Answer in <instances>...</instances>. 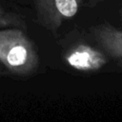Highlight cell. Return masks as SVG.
<instances>
[{"mask_svg": "<svg viewBox=\"0 0 122 122\" xmlns=\"http://www.w3.org/2000/svg\"><path fill=\"white\" fill-rule=\"evenodd\" d=\"M0 63L18 76H28L37 71L39 55L24 29L0 28Z\"/></svg>", "mask_w": 122, "mask_h": 122, "instance_id": "1", "label": "cell"}, {"mask_svg": "<svg viewBox=\"0 0 122 122\" xmlns=\"http://www.w3.org/2000/svg\"><path fill=\"white\" fill-rule=\"evenodd\" d=\"M62 57L68 67L86 73L102 70L110 61L108 55L99 47H94L82 39L64 46Z\"/></svg>", "mask_w": 122, "mask_h": 122, "instance_id": "2", "label": "cell"}, {"mask_svg": "<svg viewBox=\"0 0 122 122\" xmlns=\"http://www.w3.org/2000/svg\"><path fill=\"white\" fill-rule=\"evenodd\" d=\"M83 0H32L36 21L47 30L56 33L62 24L72 18Z\"/></svg>", "mask_w": 122, "mask_h": 122, "instance_id": "3", "label": "cell"}, {"mask_svg": "<svg viewBox=\"0 0 122 122\" xmlns=\"http://www.w3.org/2000/svg\"><path fill=\"white\" fill-rule=\"evenodd\" d=\"M90 33L97 47L122 68V30L109 23H101L91 27Z\"/></svg>", "mask_w": 122, "mask_h": 122, "instance_id": "4", "label": "cell"}, {"mask_svg": "<svg viewBox=\"0 0 122 122\" xmlns=\"http://www.w3.org/2000/svg\"><path fill=\"white\" fill-rule=\"evenodd\" d=\"M5 27H17L21 29H26V23L23 17L8 9L3 0H0V28Z\"/></svg>", "mask_w": 122, "mask_h": 122, "instance_id": "5", "label": "cell"}, {"mask_svg": "<svg viewBox=\"0 0 122 122\" xmlns=\"http://www.w3.org/2000/svg\"><path fill=\"white\" fill-rule=\"evenodd\" d=\"M103 0H88L87 2V6L89 8H94L96 5H98L100 2H102Z\"/></svg>", "mask_w": 122, "mask_h": 122, "instance_id": "6", "label": "cell"}, {"mask_svg": "<svg viewBox=\"0 0 122 122\" xmlns=\"http://www.w3.org/2000/svg\"><path fill=\"white\" fill-rule=\"evenodd\" d=\"M118 15H119L120 22H121V24H122V1H121L120 6H119V10H118Z\"/></svg>", "mask_w": 122, "mask_h": 122, "instance_id": "7", "label": "cell"}, {"mask_svg": "<svg viewBox=\"0 0 122 122\" xmlns=\"http://www.w3.org/2000/svg\"><path fill=\"white\" fill-rule=\"evenodd\" d=\"M1 74H2V71L0 70V75H1Z\"/></svg>", "mask_w": 122, "mask_h": 122, "instance_id": "8", "label": "cell"}]
</instances>
